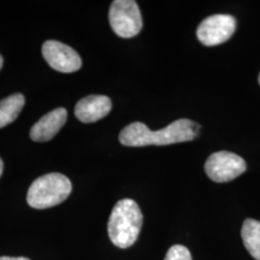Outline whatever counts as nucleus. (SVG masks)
Returning <instances> with one entry per match:
<instances>
[{
	"instance_id": "11",
	"label": "nucleus",
	"mask_w": 260,
	"mask_h": 260,
	"mask_svg": "<svg viewBox=\"0 0 260 260\" xmlns=\"http://www.w3.org/2000/svg\"><path fill=\"white\" fill-rule=\"evenodd\" d=\"M24 96L15 93L0 102V128L15 121L24 106Z\"/></svg>"
},
{
	"instance_id": "8",
	"label": "nucleus",
	"mask_w": 260,
	"mask_h": 260,
	"mask_svg": "<svg viewBox=\"0 0 260 260\" xmlns=\"http://www.w3.org/2000/svg\"><path fill=\"white\" fill-rule=\"evenodd\" d=\"M111 108V100L108 96L92 94L85 96L76 103L75 117L85 123L94 122L106 117Z\"/></svg>"
},
{
	"instance_id": "4",
	"label": "nucleus",
	"mask_w": 260,
	"mask_h": 260,
	"mask_svg": "<svg viewBox=\"0 0 260 260\" xmlns=\"http://www.w3.org/2000/svg\"><path fill=\"white\" fill-rule=\"evenodd\" d=\"M109 22L119 37H135L143 27L139 6L134 0H115L109 10Z\"/></svg>"
},
{
	"instance_id": "14",
	"label": "nucleus",
	"mask_w": 260,
	"mask_h": 260,
	"mask_svg": "<svg viewBox=\"0 0 260 260\" xmlns=\"http://www.w3.org/2000/svg\"><path fill=\"white\" fill-rule=\"evenodd\" d=\"M3 169H4V164H3L2 159L0 158V177H1L2 174H3Z\"/></svg>"
},
{
	"instance_id": "1",
	"label": "nucleus",
	"mask_w": 260,
	"mask_h": 260,
	"mask_svg": "<svg viewBox=\"0 0 260 260\" xmlns=\"http://www.w3.org/2000/svg\"><path fill=\"white\" fill-rule=\"evenodd\" d=\"M200 129V124L188 119L177 120L157 131H151L145 123L136 121L121 130L119 140L126 147L167 146L192 141L199 135Z\"/></svg>"
},
{
	"instance_id": "5",
	"label": "nucleus",
	"mask_w": 260,
	"mask_h": 260,
	"mask_svg": "<svg viewBox=\"0 0 260 260\" xmlns=\"http://www.w3.org/2000/svg\"><path fill=\"white\" fill-rule=\"evenodd\" d=\"M205 170L207 177L215 182H229L241 176L247 170L245 160L226 150L212 153L205 162Z\"/></svg>"
},
{
	"instance_id": "6",
	"label": "nucleus",
	"mask_w": 260,
	"mask_h": 260,
	"mask_svg": "<svg viewBox=\"0 0 260 260\" xmlns=\"http://www.w3.org/2000/svg\"><path fill=\"white\" fill-rule=\"evenodd\" d=\"M236 19L231 15L217 14L204 19L197 29L199 41L207 47L221 45L233 37Z\"/></svg>"
},
{
	"instance_id": "3",
	"label": "nucleus",
	"mask_w": 260,
	"mask_h": 260,
	"mask_svg": "<svg viewBox=\"0 0 260 260\" xmlns=\"http://www.w3.org/2000/svg\"><path fill=\"white\" fill-rule=\"evenodd\" d=\"M73 186L68 177L51 173L37 178L27 192V203L33 208L46 209L60 205L72 193Z\"/></svg>"
},
{
	"instance_id": "15",
	"label": "nucleus",
	"mask_w": 260,
	"mask_h": 260,
	"mask_svg": "<svg viewBox=\"0 0 260 260\" xmlns=\"http://www.w3.org/2000/svg\"><path fill=\"white\" fill-rule=\"evenodd\" d=\"M2 66H3V58H2V56L0 54V70H1Z\"/></svg>"
},
{
	"instance_id": "7",
	"label": "nucleus",
	"mask_w": 260,
	"mask_h": 260,
	"mask_svg": "<svg viewBox=\"0 0 260 260\" xmlns=\"http://www.w3.org/2000/svg\"><path fill=\"white\" fill-rule=\"evenodd\" d=\"M42 52L47 64L60 73H75L82 66L81 58L75 49L58 41H47Z\"/></svg>"
},
{
	"instance_id": "2",
	"label": "nucleus",
	"mask_w": 260,
	"mask_h": 260,
	"mask_svg": "<svg viewBox=\"0 0 260 260\" xmlns=\"http://www.w3.org/2000/svg\"><path fill=\"white\" fill-rule=\"evenodd\" d=\"M142 223L143 215L136 202L131 199L121 200L114 206L109 217V238L121 249L129 248L137 240Z\"/></svg>"
},
{
	"instance_id": "12",
	"label": "nucleus",
	"mask_w": 260,
	"mask_h": 260,
	"mask_svg": "<svg viewBox=\"0 0 260 260\" xmlns=\"http://www.w3.org/2000/svg\"><path fill=\"white\" fill-rule=\"evenodd\" d=\"M164 260H192V256L186 247L175 245L168 251Z\"/></svg>"
},
{
	"instance_id": "9",
	"label": "nucleus",
	"mask_w": 260,
	"mask_h": 260,
	"mask_svg": "<svg viewBox=\"0 0 260 260\" xmlns=\"http://www.w3.org/2000/svg\"><path fill=\"white\" fill-rule=\"evenodd\" d=\"M68 118L65 108H57L42 117L32 126L30 137L35 142H47L52 139L64 126Z\"/></svg>"
},
{
	"instance_id": "16",
	"label": "nucleus",
	"mask_w": 260,
	"mask_h": 260,
	"mask_svg": "<svg viewBox=\"0 0 260 260\" xmlns=\"http://www.w3.org/2000/svg\"><path fill=\"white\" fill-rule=\"evenodd\" d=\"M258 83H259V85H260V74H259V76H258Z\"/></svg>"
},
{
	"instance_id": "10",
	"label": "nucleus",
	"mask_w": 260,
	"mask_h": 260,
	"mask_svg": "<svg viewBox=\"0 0 260 260\" xmlns=\"http://www.w3.org/2000/svg\"><path fill=\"white\" fill-rule=\"evenodd\" d=\"M243 243L254 259L260 260V222L247 219L241 231Z\"/></svg>"
},
{
	"instance_id": "13",
	"label": "nucleus",
	"mask_w": 260,
	"mask_h": 260,
	"mask_svg": "<svg viewBox=\"0 0 260 260\" xmlns=\"http://www.w3.org/2000/svg\"><path fill=\"white\" fill-rule=\"evenodd\" d=\"M0 260H30L26 257H12V256H0Z\"/></svg>"
}]
</instances>
